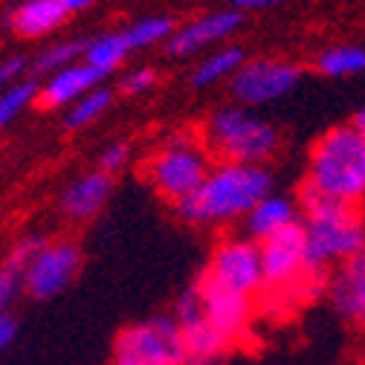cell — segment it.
Returning a JSON list of instances; mask_svg holds the SVG:
<instances>
[{
    "mask_svg": "<svg viewBox=\"0 0 365 365\" xmlns=\"http://www.w3.org/2000/svg\"><path fill=\"white\" fill-rule=\"evenodd\" d=\"M267 195H272V177L264 165L217 163L203 186L180 200L174 212L192 226H226L244 220Z\"/></svg>",
    "mask_w": 365,
    "mask_h": 365,
    "instance_id": "cell-1",
    "label": "cell"
},
{
    "mask_svg": "<svg viewBox=\"0 0 365 365\" xmlns=\"http://www.w3.org/2000/svg\"><path fill=\"white\" fill-rule=\"evenodd\" d=\"M307 180L342 203L365 200V136L351 122L325 130L310 151Z\"/></svg>",
    "mask_w": 365,
    "mask_h": 365,
    "instance_id": "cell-2",
    "label": "cell"
},
{
    "mask_svg": "<svg viewBox=\"0 0 365 365\" xmlns=\"http://www.w3.org/2000/svg\"><path fill=\"white\" fill-rule=\"evenodd\" d=\"M203 143L220 163L261 165L276 154L279 130L244 105H226L206 119Z\"/></svg>",
    "mask_w": 365,
    "mask_h": 365,
    "instance_id": "cell-3",
    "label": "cell"
},
{
    "mask_svg": "<svg viewBox=\"0 0 365 365\" xmlns=\"http://www.w3.org/2000/svg\"><path fill=\"white\" fill-rule=\"evenodd\" d=\"M209 148L203 140H195L189 133H174L148 157L145 174L151 186L171 203L177 206L180 200L192 197L212 171Z\"/></svg>",
    "mask_w": 365,
    "mask_h": 365,
    "instance_id": "cell-4",
    "label": "cell"
},
{
    "mask_svg": "<svg viewBox=\"0 0 365 365\" xmlns=\"http://www.w3.org/2000/svg\"><path fill=\"white\" fill-rule=\"evenodd\" d=\"M110 365H189L174 316H151L122 328L113 339Z\"/></svg>",
    "mask_w": 365,
    "mask_h": 365,
    "instance_id": "cell-5",
    "label": "cell"
},
{
    "mask_svg": "<svg viewBox=\"0 0 365 365\" xmlns=\"http://www.w3.org/2000/svg\"><path fill=\"white\" fill-rule=\"evenodd\" d=\"M307 230V267L322 272L325 267H339L365 250V217L359 209L345 215L304 223Z\"/></svg>",
    "mask_w": 365,
    "mask_h": 365,
    "instance_id": "cell-6",
    "label": "cell"
},
{
    "mask_svg": "<svg viewBox=\"0 0 365 365\" xmlns=\"http://www.w3.org/2000/svg\"><path fill=\"white\" fill-rule=\"evenodd\" d=\"M302 67L282 61V58H252L247 61L230 81V93L238 105L252 108V105H267L287 96L299 84Z\"/></svg>",
    "mask_w": 365,
    "mask_h": 365,
    "instance_id": "cell-7",
    "label": "cell"
},
{
    "mask_svg": "<svg viewBox=\"0 0 365 365\" xmlns=\"http://www.w3.org/2000/svg\"><path fill=\"white\" fill-rule=\"evenodd\" d=\"M171 316H174V322L180 325L189 365H217L226 354H230L232 342L206 319L197 287H189L186 293H180Z\"/></svg>",
    "mask_w": 365,
    "mask_h": 365,
    "instance_id": "cell-8",
    "label": "cell"
},
{
    "mask_svg": "<svg viewBox=\"0 0 365 365\" xmlns=\"http://www.w3.org/2000/svg\"><path fill=\"white\" fill-rule=\"evenodd\" d=\"M206 276L217 284H223L226 290H235L244 296H255L261 287H267L264 282V261H261V244H255L252 238H226L217 244V250L212 252Z\"/></svg>",
    "mask_w": 365,
    "mask_h": 365,
    "instance_id": "cell-9",
    "label": "cell"
},
{
    "mask_svg": "<svg viewBox=\"0 0 365 365\" xmlns=\"http://www.w3.org/2000/svg\"><path fill=\"white\" fill-rule=\"evenodd\" d=\"M81 269V247L70 238H56L41 250L26 269V293L32 299H53L64 293Z\"/></svg>",
    "mask_w": 365,
    "mask_h": 365,
    "instance_id": "cell-10",
    "label": "cell"
},
{
    "mask_svg": "<svg viewBox=\"0 0 365 365\" xmlns=\"http://www.w3.org/2000/svg\"><path fill=\"white\" fill-rule=\"evenodd\" d=\"M261 261H264V282L267 287H296L304 272H313L307 267V230L304 223H293L290 230L272 235L261 244Z\"/></svg>",
    "mask_w": 365,
    "mask_h": 365,
    "instance_id": "cell-11",
    "label": "cell"
},
{
    "mask_svg": "<svg viewBox=\"0 0 365 365\" xmlns=\"http://www.w3.org/2000/svg\"><path fill=\"white\" fill-rule=\"evenodd\" d=\"M195 287L200 293V304H203V313L209 322L232 345L247 339L250 319H252V299L244 293H235V290H226L223 284L212 282L209 276H203Z\"/></svg>",
    "mask_w": 365,
    "mask_h": 365,
    "instance_id": "cell-12",
    "label": "cell"
},
{
    "mask_svg": "<svg viewBox=\"0 0 365 365\" xmlns=\"http://www.w3.org/2000/svg\"><path fill=\"white\" fill-rule=\"evenodd\" d=\"M113 180L105 171H84L70 180L58 195V215L67 223H90L108 203Z\"/></svg>",
    "mask_w": 365,
    "mask_h": 365,
    "instance_id": "cell-13",
    "label": "cell"
},
{
    "mask_svg": "<svg viewBox=\"0 0 365 365\" xmlns=\"http://www.w3.org/2000/svg\"><path fill=\"white\" fill-rule=\"evenodd\" d=\"M241 26V12L238 9H223V12H212L203 18H195L186 26H177V32L168 38L165 50L174 58H186L195 56L200 50H206L209 43L230 38L235 29Z\"/></svg>",
    "mask_w": 365,
    "mask_h": 365,
    "instance_id": "cell-14",
    "label": "cell"
},
{
    "mask_svg": "<svg viewBox=\"0 0 365 365\" xmlns=\"http://www.w3.org/2000/svg\"><path fill=\"white\" fill-rule=\"evenodd\" d=\"M328 299L348 325L365 328V250L334 269L328 279Z\"/></svg>",
    "mask_w": 365,
    "mask_h": 365,
    "instance_id": "cell-15",
    "label": "cell"
},
{
    "mask_svg": "<svg viewBox=\"0 0 365 365\" xmlns=\"http://www.w3.org/2000/svg\"><path fill=\"white\" fill-rule=\"evenodd\" d=\"M102 73L93 70L90 64L78 61L70 64L64 70H58L56 76H47L41 87V105L43 108H64V105H76L78 99H84L90 90L102 87Z\"/></svg>",
    "mask_w": 365,
    "mask_h": 365,
    "instance_id": "cell-16",
    "label": "cell"
},
{
    "mask_svg": "<svg viewBox=\"0 0 365 365\" xmlns=\"http://www.w3.org/2000/svg\"><path fill=\"white\" fill-rule=\"evenodd\" d=\"M302 212L296 206V200L284 197V195H267L247 217H244V230L255 244L269 241L272 235H279L284 230H290L293 223H299Z\"/></svg>",
    "mask_w": 365,
    "mask_h": 365,
    "instance_id": "cell-17",
    "label": "cell"
},
{
    "mask_svg": "<svg viewBox=\"0 0 365 365\" xmlns=\"http://www.w3.org/2000/svg\"><path fill=\"white\" fill-rule=\"evenodd\" d=\"M70 12L58 4V0H24L9 12V29L18 32L21 38H43L53 29L64 24Z\"/></svg>",
    "mask_w": 365,
    "mask_h": 365,
    "instance_id": "cell-18",
    "label": "cell"
},
{
    "mask_svg": "<svg viewBox=\"0 0 365 365\" xmlns=\"http://www.w3.org/2000/svg\"><path fill=\"white\" fill-rule=\"evenodd\" d=\"M128 53H130V43H128L125 32H102V35L87 41L84 64H90L102 76H108L128 58Z\"/></svg>",
    "mask_w": 365,
    "mask_h": 365,
    "instance_id": "cell-19",
    "label": "cell"
},
{
    "mask_svg": "<svg viewBox=\"0 0 365 365\" xmlns=\"http://www.w3.org/2000/svg\"><path fill=\"white\" fill-rule=\"evenodd\" d=\"M244 64H247L244 50L235 47V43H230V47H223V50L206 56V58L195 67L192 84H195V87H209V84H217V81H226V78L232 81V76H235Z\"/></svg>",
    "mask_w": 365,
    "mask_h": 365,
    "instance_id": "cell-20",
    "label": "cell"
},
{
    "mask_svg": "<svg viewBox=\"0 0 365 365\" xmlns=\"http://www.w3.org/2000/svg\"><path fill=\"white\" fill-rule=\"evenodd\" d=\"M296 206H299V212H302V220H304V223L328 220V217H336V215H345V212L356 209V206L342 203L339 197H334V195L322 192L319 186H313L310 180H304V182H302V189H299V195H296Z\"/></svg>",
    "mask_w": 365,
    "mask_h": 365,
    "instance_id": "cell-21",
    "label": "cell"
},
{
    "mask_svg": "<svg viewBox=\"0 0 365 365\" xmlns=\"http://www.w3.org/2000/svg\"><path fill=\"white\" fill-rule=\"evenodd\" d=\"M316 70L331 78L365 73V47H359V43H334L325 53H319Z\"/></svg>",
    "mask_w": 365,
    "mask_h": 365,
    "instance_id": "cell-22",
    "label": "cell"
},
{
    "mask_svg": "<svg viewBox=\"0 0 365 365\" xmlns=\"http://www.w3.org/2000/svg\"><path fill=\"white\" fill-rule=\"evenodd\" d=\"M84 50H87V41L81 38H70V41H58L53 47L41 50L35 58H32V73H47V76H56L58 70L70 67V64H78L76 58L81 56L84 58Z\"/></svg>",
    "mask_w": 365,
    "mask_h": 365,
    "instance_id": "cell-23",
    "label": "cell"
},
{
    "mask_svg": "<svg viewBox=\"0 0 365 365\" xmlns=\"http://www.w3.org/2000/svg\"><path fill=\"white\" fill-rule=\"evenodd\" d=\"M177 32L174 21L168 15H151V18H140L133 21L128 29H125V38L130 43V50H145V47H154V43L165 41Z\"/></svg>",
    "mask_w": 365,
    "mask_h": 365,
    "instance_id": "cell-24",
    "label": "cell"
},
{
    "mask_svg": "<svg viewBox=\"0 0 365 365\" xmlns=\"http://www.w3.org/2000/svg\"><path fill=\"white\" fill-rule=\"evenodd\" d=\"M110 102H113V93H110L108 87L90 90L84 99H78V102L67 110L64 125H67V128H84V125H90V122H96V119L110 108Z\"/></svg>",
    "mask_w": 365,
    "mask_h": 365,
    "instance_id": "cell-25",
    "label": "cell"
},
{
    "mask_svg": "<svg viewBox=\"0 0 365 365\" xmlns=\"http://www.w3.org/2000/svg\"><path fill=\"white\" fill-rule=\"evenodd\" d=\"M47 244H50V241H47V235H41V232L21 235V238L9 247V252H6L4 269H9V272H15V276L26 279V269L32 267V261L41 255V250L47 247Z\"/></svg>",
    "mask_w": 365,
    "mask_h": 365,
    "instance_id": "cell-26",
    "label": "cell"
},
{
    "mask_svg": "<svg viewBox=\"0 0 365 365\" xmlns=\"http://www.w3.org/2000/svg\"><path fill=\"white\" fill-rule=\"evenodd\" d=\"M35 99H41V87L32 81V78H24L12 87L4 90V96H0V125H12V119H18L21 110H26Z\"/></svg>",
    "mask_w": 365,
    "mask_h": 365,
    "instance_id": "cell-27",
    "label": "cell"
},
{
    "mask_svg": "<svg viewBox=\"0 0 365 365\" xmlns=\"http://www.w3.org/2000/svg\"><path fill=\"white\" fill-rule=\"evenodd\" d=\"M154 81H157V73L151 67H136V70L122 76V90L128 96H136V93H145V90H151Z\"/></svg>",
    "mask_w": 365,
    "mask_h": 365,
    "instance_id": "cell-28",
    "label": "cell"
},
{
    "mask_svg": "<svg viewBox=\"0 0 365 365\" xmlns=\"http://www.w3.org/2000/svg\"><path fill=\"white\" fill-rule=\"evenodd\" d=\"M21 293H26L24 279L9 269H0V304H4V310H9Z\"/></svg>",
    "mask_w": 365,
    "mask_h": 365,
    "instance_id": "cell-29",
    "label": "cell"
},
{
    "mask_svg": "<svg viewBox=\"0 0 365 365\" xmlns=\"http://www.w3.org/2000/svg\"><path fill=\"white\" fill-rule=\"evenodd\" d=\"M125 163H128V148H125L122 143H113V145H108V148L102 151V157H99V171L116 174L119 168H125Z\"/></svg>",
    "mask_w": 365,
    "mask_h": 365,
    "instance_id": "cell-30",
    "label": "cell"
},
{
    "mask_svg": "<svg viewBox=\"0 0 365 365\" xmlns=\"http://www.w3.org/2000/svg\"><path fill=\"white\" fill-rule=\"evenodd\" d=\"M26 70H29V58L12 56V58H6L4 64H0V81H4L6 87H12V84L24 81V73H26Z\"/></svg>",
    "mask_w": 365,
    "mask_h": 365,
    "instance_id": "cell-31",
    "label": "cell"
},
{
    "mask_svg": "<svg viewBox=\"0 0 365 365\" xmlns=\"http://www.w3.org/2000/svg\"><path fill=\"white\" fill-rule=\"evenodd\" d=\"M18 331H21L18 316L12 310L0 313V348H12V342L18 339Z\"/></svg>",
    "mask_w": 365,
    "mask_h": 365,
    "instance_id": "cell-32",
    "label": "cell"
},
{
    "mask_svg": "<svg viewBox=\"0 0 365 365\" xmlns=\"http://www.w3.org/2000/svg\"><path fill=\"white\" fill-rule=\"evenodd\" d=\"M232 4L238 12H244V9H269V6L282 4V0H232Z\"/></svg>",
    "mask_w": 365,
    "mask_h": 365,
    "instance_id": "cell-33",
    "label": "cell"
},
{
    "mask_svg": "<svg viewBox=\"0 0 365 365\" xmlns=\"http://www.w3.org/2000/svg\"><path fill=\"white\" fill-rule=\"evenodd\" d=\"M58 4H61L67 12H84L90 4H93V0H58Z\"/></svg>",
    "mask_w": 365,
    "mask_h": 365,
    "instance_id": "cell-34",
    "label": "cell"
},
{
    "mask_svg": "<svg viewBox=\"0 0 365 365\" xmlns=\"http://www.w3.org/2000/svg\"><path fill=\"white\" fill-rule=\"evenodd\" d=\"M351 125H354V128H356V130H359V133L365 136V108H359V110L354 113V119H351Z\"/></svg>",
    "mask_w": 365,
    "mask_h": 365,
    "instance_id": "cell-35",
    "label": "cell"
}]
</instances>
